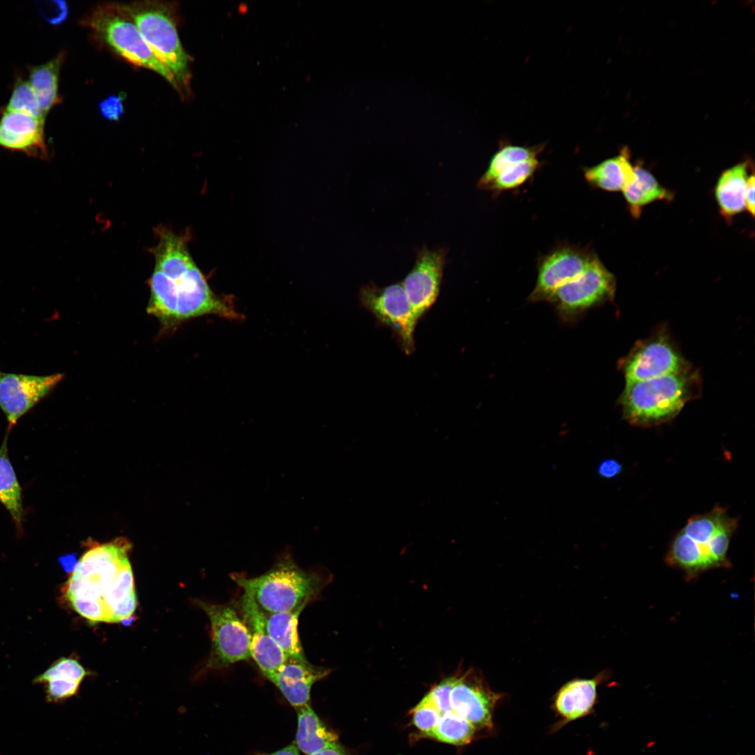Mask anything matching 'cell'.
<instances>
[{"label":"cell","instance_id":"cell-1","mask_svg":"<svg viewBox=\"0 0 755 755\" xmlns=\"http://www.w3.org/2000/svg\"><path fill=\"white\" fill-rule=\"evenodd\" d=\"M157 233L147 312L159 319L162 330H172L186 320L207 315L239 319L231 302L210 288L188 251L185 236L164 227L157 229Z\"/></svg>","mask_w":755,"mask_h":755},{"label":"cell","instance_id":"cell-2","mask_svg":"<svg viewBox=\"0 0 755 755\" xmlns=\"http://www.w3.org/2000/svg\"><path fill=\"white\" fill-rule=\"evenodd\" d=\"M64 588L73 610L91 622H107L106 603L122 569L129 563L131 542L124 537L99 543L89 540Z\"/></svg>","mask_w":755,"mask_h":755},{"label":"cell","instance_id":"cell-3","mask_svg":"<svg viewBox=\"0 0 755 755\" xmlns=\"http://www.w3.org/2000/svg\"><path fill=\"white\" fill-rule=\"evenodd\" d=\"M738 526V519L719 505L693 515L672 538L665 558L667 565L682 570L687 580L731 566L728 552Z\"/></svg>","mask_w":755,"mask_h":755},{"label":"cell","instance_id":"cell-4","mask_svg":"<svg viewBox=\"0 0 755 755\" xmlns=\"http://www.w3.org/2000/svg\"><path fill=\"white\" fill-rule=\"evenodd\" d=\"M699 375L691 368L649 380L626 382L619 398L624 418L642 427L660 425L675 418L698 396Z\"/></svg>","mask_w":755,"mask_h":755},{"label":"cell","instance_id":"cell-5","mask_svg":"<svg viewBox=\"0 0 755 755\" xmlns=\"http://www.w3.org/2000/svg\"><path fill=\"white\" fill-rule=\"evenodd\" d=\"M231 578L265 613L304 609L330 581V576L301 568L289 554L261 575Z\"/></svg>","mask_w":755,"mask_h":755},{"label":"cell","instance_id":"cell-6","mask_svg":"<svg viewBox=\"0 0 755 755\" xmlns=\"http://www.w3.org/2000/svg\"><path fill=\"white\" fill-rule=\"evenodd\" d=\"M129 16L155 56L171 71L180 87L189 83V57L184 50L171 8L159 1L116 3Z\"/></svg>","mask_w":755,"mask_h":755},{"label":"cell","instance_id":"cell-7","mask_svg":"<svg viewBox=\"0 0 755 755\" xmlns=\"http://www.w3.org/2000/svg\"><path fill=\"white\" fill-rule=\"evenodd\" d=\"M86 24L119 55L133 64L157 73L174 88L179 89L173 73L152 52L132 20L116 4L96 8Z\"/></svg>","mask_w":755,"mask_h":755},{"label":"cell","instance_id":"cell-8","mask_svg":"<svg viewBox=\"0 0 755 755\" xmlns=\"http://www.w3.org/2000/svg\"><path fill=\"white\" fill-rule=\"evenodd\" d=\"M615 292L614 275L596 255L581 273L559 287L549 302L562 319L572 322L587 310L611 301Z\"/></svg>","mask_w":755,"mask_h":755},{"label":"cell","instance_id":"cell-9","mask_svg":"<svg viewBox=\"0 0 755 755\" xmlns=\"http://www.w3.org/2000/svg\"><path fill=\"white\" fill-rule=\"evenodd\" d=\"M208 616L212 647L208 667L220 669L250 658V634L235 604H215L196 601Z\"/></svg>","mask_w":755,"mask_h":755},{"label":"cell","instance_id":"cell-10","mask_svg":"<svg viewBox=\"0 0 755 755\" xmlns=\"http://www.w3.org/2000/svg\"><path fill=\"white\" fill-rule=\"evenodd\" d=\"M359 300L382 324L394 331L406 354L414 351V331L417 319L401 283L380 287L373 284L364 285L359 291Z\"/></svg>","mask_w":755,"mask_h":755},{"label":"cell","instance_id":"cell-11","mask_svg":"<svg viewBox=\"0 0 755 755\" xmlns=\"http://www.w3.org/2000/svg\"><path fill=\"white\" fill-rule=\"evenodd\" d=\"M619 364L626 382L649 380L691 368L664 332L637 342Z\"/></svg>","mask_w":755,"mask_h":755},{"label":"cell","instance_id":"cell-12","mask_svg":"<svg viewBox=\"0 0 755 755\" xmlns=\"http://www.w3.org/2000/svg\"><path fill=\"white\" fill-rule=\"evenodd\" d=\"M64 374L34 375L0 371V409L8 422V432L19 419L46 397Z\"/></svg>","mask_w":755,"mask_h":755},{"label":"cell","instance_id":"cell-13","mask_svg":"<svg viewBox=\"0 0 755 755\" xmlns=\"http://www.w3.org/2000/svg\"><path fill=\"white\" fill-rule=\"evenodd\" d=\"M596 254L586 247L561 245L539 262L535 285L528 297L530 302L549 301L562 285L581 273Z\"/></svg>","mask_w":755,"mask_h":755},{"label":"cell","instance_id":"cell-14","mask_svg":"<svg viewBox=\"0 0 755 755\" xmlns=\"http://www.w3.org/2000/svg\"><path fill=\"white\" fill-rule=\"evenodd\" d=\"M450 693L452 710L468 721L475 729L493 727L494 708L503 694L492 691L473 669L456 675Z\"/></svg>","mask_w":755,"mask_h":755},{"label":"cell","instance_id":"cell-15","mask_svg":"<svg viewBox=\"0 0 755 755\" xmlns=\"http://www.w3.org/2000/svg\"><path fill=\"white\" fill-rule=\"evenodd\" d=\"M447 250L422 247L415 264L401 283L418 320L435 303L441 285Z\"/></svg>","mask_w":755,"mask_h":755},{"label":"cell","instance_id":"cell-16","mask_svg":"<svg viewBox=\"0 0 755 755\" xmlns=\"http://www.w3.org/2000/svg\"><path fill=\"white\" fill-rule=\"evenodd\" d=\"M44 126L45 120L4 110L0 118V147L45 160L49 155Z\"/></svg>","mask_w":755,"mask_h":755},{"label":"cell","instance_id":"cell-17","mask_svg":"<svg viewBox=\"0 0 755 755\" xmlns=\"http://www.w3.org/2000/svg\"><path fill=\"white\" fill-rule=\"evenodd\" d=\"M240 609L250 634V657L268 678L286 662V656L267 632L264 612L245 593Z\"/></svg>","mask_w":755,"mask_h":755},{"label":"cell","instance_id":"cell-18","mask_svg":"<svg viewBox=\"0 0 755 755\" xmlns=\"http://www.w3.org/2000/svg\"><path fill=\"white\" fill-rule=\"evenodd\" d=\"M330 672V669L312 665L308 660L286 661L267 679L280 689L287 700L296 709L309 704L312 685Z\"/></svg>","mask_w":755,"mask_h":755},{"label":"cell","instance_id":"cell-19","mask_svg":"<svg viewBox=\"0 0 755 755\" xmlns=\"http://www.w3.org/2000/svg\"><path fill=\"white\" fill-rule=\"evenodd\" d=\"M607 677V672L603 671L592 678H575L558 690L553 705L562 719V726L592 713L597 703L598 686Z\"/></svg>","mask_w":755,"mask_h":755},{"label":"cell","instance_id":"cell-20","mask_svg":"<svg viewBox=\"0 0 755 755\" xmlns=\"http://www.w3.org/2000/svg\"><path fill=\"white\" fill-rule=\"evenodd\" d=\"M749 161H741L724 171L716 182L714 192L721 215L731 222L745 210V192L749 177Z\"/></svg>","mask_w":755,"mask_h":755},{"label":"cell","instance_id":"cell-21","mask_svg":"<svg viewBox=\"0 0 755 755\" xmlns=\"http://www.w3.org/2000/svg\"><path fill=\"white\" fill-rule=\"evenodd\" d=\"M583 172L586 181L593 187L612 192H622L635 176L626 148L615 157L584 168Z\"/></svg>","mask_w":755,"mask_h":755},{"label":"cell","instance_id":"cell-22","mask_svg":"<svg viewBox=\"0 0 755 755\" xmlns=\"http://www.w3.org/2000/svg\"><path fill=\"white\" fill-rule=\"evenodd\" d=\"M633 180L622 190L627 209L633 218H638L643 208L652 203L673 199V192L644 166H635Z\"/></svg>","mask_w":755,"mask_h":755},{"label":"cell","instance_id":"cell-23","mask_svg":"<svg viewBox=\"0 0 755 755\" xmlns=\"http://www.w3.org/2000/svg\"><path fill=\"white\" fill-rule=\"evenodd\" d=\"M303 610L264 612L267 632L281 649L287 661H307L298 633L299 617Z\"/></svg>","mask_w":755,"mask_h":755},{"label":"cell","instance_id":"cell-24","mask_svg":"<svg viewBox=\"0 0 755 755\" xmlns=\"http://www.w3.org/2000/svg\"><path fill=\"white\" fill-rule=\"evenodd\" d=\"M296 710V743L298 749L310 755L326 748L340 747L336 735L325 727L309 704L298 707Z\"/></svg>","mask_w":755,"mask_h":755},{"label":"cell","instance_id":"cell-25","mask_svg":"<svg viewBox=\"0 0 755 755\" xmlns=\"http://www.w3.org/2000/svg\"><path fill=\"white\" fill-rule=\"evenodd\" d=\"M62 58V55H59L45 64L32 67L29 71L27 81L45 117L59 101L58 87Z\"/></svg>","mask_w":755,"mask_h":755},{"label":"cell","instance_id":"cell-26","mask_svg":"<svg viewBox=\"0 0 755 755\" xmlns=\"http://www.w3.org/2000/svg\"><path fill=\"white\" fill-rule=\"evenodd\" d=\"M8 433L0 447V503L7 509L16 526L23 519L22 489L11 464L7 446Z\"/></svg>","mask_w":755,"mask_h":755},{"label":"cell","instance_id":"cell-27","mask_svg":"<svg viewBox=\"0 0 755 755\" xmlns=\"http://www.w3.org/2000/svg\"><path fill=\"white\" fill-rule=\"evenodd\" d=\"M542 150L538 147L506 145L491 158L488 167L477 182V187L487 190L498 175L506 167L538 157Z\"/></svg>","mask_w":755,"mask_h":755},{"label":"cell","instance_id":"cell-28","mask_svg":"<svg viewBox=\"0 0 755 755\" xmlns=\"http://www.w3.org/2000/svg\"><path fill=\"white\" fill-rule=\"evenodd\" d=\"M475 730L465 718L452 711L443 714L436 726L424 735L445 743L463 745L471 741Z\"/></svg>","mask_w":755,"mask_h":755},{"label":"cell","instance_id":"cell-29","mask_svg":"<svg viewBox=\"0 0 755 755\" xmlns=\"http://www.w3.org/2000/svg\"><path fill=\"white\" fill-rule=\"evenodd\" d=\"M538 166V157L510 165L498 175L487 190L498 193L517 188L533 175Z\"/></svg>","mask_w":755,"mask_h":755},{"label":"cell","instance_id":"cell-30","mask_svg":"<svg viewBox=\"0 0 755 755\" xmlns=\"http://www.w3.org/2000/svg\"><path fill=\"white\" fill-rule=\"evenodd\" d=\"M5 110L26 113L45 120V116L27 80H20L17 82Z\"/></svg>","mask_w":755,"mask_h":755},{"label":"cell","instance_id":"cell-31","mask_svg":"<svg viewBox=\"0 0 755 755\" xmlns=\"http://www.w3.org/2000/svg\"><path fill=\"white\" fill-rule=\"evenodd\" d=\"M88 675L80 663L70 658H61L45 672L36 677L34 683L45 684L51 679H69L80 682Z\"/></svg>","mask_w":755,"mask_h":755},{"label":"cell","instance_id":"cell-32","mask_svg":"<svg viewBox=\"0 0 755 755\" xmlns=\"http://www.w3.org/2000/svg\"><path fill=\"white\" fill-rule=\"evenodd\" d=\"M412 712L415 726L424 733L432 730L442 716L426 696Z\"/></svg>","mask_w":755,"mask_h":755},{"label":"cell","instance_id":"cell-33","mask_svg":"<svg viewBox=\"0 0 755 755\" xmlns=\"http://www.w3.org/2000/svg\"><path fill=\"white\" fill-rule=\"evenodd\" d=\"M80 682L69 679H51L46 682L45 698L49 703H61L78 692Z\"/></svg>","mask_w":755,"mask_h":755},{"label":"cell","instance_id":"cell-34","mask_svg":"<svg viewBox=\"0 0 755 755\" xmlns=\"http://www.w3.org/2000/svg\"><path fill=\"white\" fill-rule=\"evenodd\" d=\"M455 680V675L444 679L426 696L442 715L453 711L450 704V693Z\"/></svg>","mask_w":755,"mask_h":755},{"label":"cell","instance_id":"cell-35","mask_svg":"<svg viewBox=\"0 0 755 755\" xmlns=\"http://www.w3.org/2000/svg\"><path fill=\"white\" fill-rule=\"evenodd\" d=\"M101 115L110 121H117L124 112L122 96H110L99 103Z\"/></svg>","mask_w":755,"mask_h":755},{"label":"cell","instance_id":"cell-36","mask_svg":"<svg viewBox=\"0 0 755 755\" xmlns=\"http://www.w3.org/2000/svg\"><path fill=\"white\" fill-rule=\"evenodd\" d=\"M621 470V464L614 459L603 460L598 467V475L605 479H612L619 475Z\"/></svg>","mask_w":755,"mask_h":755},{"label":"cell","instance_id":"cell-37","mask_svg":"<svg viewBox=\"0 0 755 755\" xmlns=\"http://www.w3.org/2000/svg\"><path fill=\"white\" fill-rule=\"evenodd\" d=\"M47 10H51V12L47 13V18L49 22L54 24L60 23L67 16L68 10L66 5L62 1H55L54 5L48 6Z\"/></svg>","mask_w":755,"mask_h":755},{"label":"cell","instance_id":"cell-38","mask_svg":"<svg viewBox=\"0 0 755 755\" xmlns=\"http://www.w3.org/2000/svg\"><path fill=\"white\" fill-rule=\"evenodd\" d=\"M754 187H755V178H754V171H752V172L751 173V174L748 177L747 182L746 192H745V209L752 215V217H754V208H755V205H754V190H755V188H754Z\"/></svg>","mask_w":755,"mask_h":755},{"label":"cell","instance_id":"cell-39","mask_svg":"<svg viewBox=\"0 0 755 755\" xmlns=\"http://www.w3.org/2000/svg\"><path fill=\"white\" fill-rule=\"evenodd\" d=\"M59 561L64 570L67 572H73L77 563V561L73 555L62 557Z\"/></svg>","mask_w":755,"mask_h":755},{"label":"cell","instance_id":"cell-40","mask_svg":"<svg viewBox=\"0 0 755 755\" xmlns=\"http://www.w3.org/2000/svg\"><path fill=\"white\" fill-rule=\"evenodd\" d=\"M257 755H299L298 748L295 745H289L283 749L271 754H261Z\"/></svg>","mask_w":755,"mask_h":755},{"label":"cell","instance_id":"cell-41","mask_svg":"<svg viewBox=\"0 0 755 755\" xmlns=\"http://www.w3.org/2000/svg\"><path fill=\"white\" fill-rule=\"evenodd\" d=\"M310 755H344L340 747L326 748Z\"/></svg>","mask_w":755,"mask_h":755}]
</instances>
